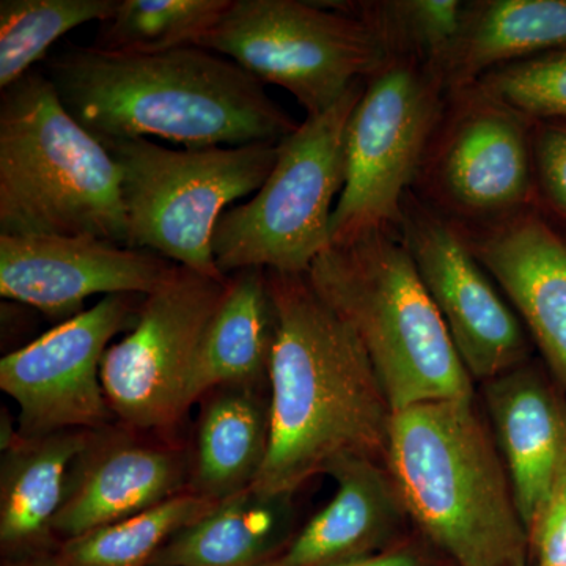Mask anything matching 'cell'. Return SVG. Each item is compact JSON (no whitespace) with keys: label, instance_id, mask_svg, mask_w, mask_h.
<instances>
[{"label":"cell","instance_id":"6da1fadb","mask_svg":"<svg viewBox=\"0 0 566 566\" xmlns=\"http://www.w3.org/2000/svg\"><path fill=\"white\" fill-rule=\"evenodd\" d=\"M268 275L277 318L271 438L252 488L294 495L344 458L385 460L394 411L359 338L307 274Z\"/></svg>","mask_w":566,"mask_h":566},{"label":"cell","instance_id":"7a4b0ae2","mask_svg":"<svg viewBox=\"0 0 566 566\" xmlns=\"http://www.w3.org/2000/svg\"><path fill=\"white\" fill-rule=\"evenodd\" d=\"M66 111L96 139L185 148L279 144L300 123L238 63L200 46L120 54L71 46L46 63Z\"/></svg>","mask_w":566,"mask_h":566},{"label":"cell","instance_id":"3957f363","mask_svg":"<svg viewBox=\"0 0 566 566\" xmlns=\"http://www.w3.org/2000/svg\"><path fill=\"white\" fill-rule=\"evenodd\" d=\"M385 460L408 516L458 566H524L526 526L474 398L394 412Z\"/></svg>","mask_w":566,"mask_h":566},{"label":"cell","instance_id":"277c9868","mask_svg":"<svg viewBox=\"0 0 566 566\" xmlns=\"http://www.w3.org/2000/svg\"><path fill=\"white\" fill-rule=\"evenodd\" d=\"M0 234L128 245L120 169L41 71L0 95Z\"/></svg>","mask_w":566,"mask_h":566},{"label":"cell","instance_id":"5b68a950","mask_svg":"<svg viewBox=\"0 0 566 566\" xmlns=\"http://www.w3.org/2000/svg\"><path fill=\"white\" fill-rule=\"evenodd\" d=\"M307 279L352 326L394 412L474 398V379L397 233L331 245Z\"/></svg>","mask_w":566,"mask_h":566},{"label":"cell","instance_id":"8992f818","mask_svg":"<svg viewBox=\"0 0 566 566\" xmlns=\"http://www.w3.org/2000/svg\"><path fill=\"white\" fill-rule=\"evenodd\" d=\"M365 81L356 82L329 109L305 117L279 142L277 161L249 202L229 208L212 233L222 274L263 268L307 274L331 248V221L344 191L346 139Z\"/></svg>","mask_w":566,"mask_h":566},{"label":"cell","instance_id":"52a82bcc","mask_svg":"<svg viewBox=\"0 0 566 566\" xmlns=\"http://www.w3.org/2000/svg\"><path fill=\"white\" fill-rule=\"evenodd\" d=\"M122 172L129 248L226 281L212 253L216 223L230 205L259 191L279 144L174 148L150 139L103 142Z\"/></svg>","mask_w":566,"mask_h":566},{"label":"cell","instance_id":"ba28073f","mask_svg":"<svg viewBox=\"0 0 566 566\" xmlns=\"http://www.w3.org/2000/svg\"><path fill=\"white\" fill-rule=\"evenodd\" d=\"M449 91L433 66L390 57L365 87L349 122L344 191L331 245L376 232L398 234L403 200L422 174Z\"/></svg>","mask_w":566,"mask_h":566},{"label":"cell","instance_id":"9c48e42d","mask_svg":"<svg viewBox=\"0 0 566 566\" xmlns=\"http://www.w3.org/2000/svg\"><path fill=\"white\" fill-rule=\"evenodd\" d=\"M200 48L238 63L262 84L285 88L307 117L333 107L389 61L364 21L301 0H233Z\"/></svg>","mask_w":566,"mask_h":566},{"label":"cell","instance_id":"30bf717a","mask_svg":"<svg viewBox=\"0 0 566 566\" xmlns=\"http://www.w3.org/2000/svg\"><path fill=\"white\" fill-rule=\"evenodd\" d=\"M227 283L175 264L145 296L136 324L103 357L104 394L123 427L164 430L188 412L193 367Z\"/></svg>","mask_w":566,"mask_h":566},{"label":"cell","instance_id":"8fae6325","mask_svg":"<svg viewBox=\"0 0 566 566\" xmlns=\"http://www.w3.org/2000/svg\"><path fill=\"white\" fill-rule=\"evenodd\" d=\"M532 128L534 122L474 87L450 92L423 164L431 193L424 200L464 226L534 208Z\"/></svg>","mask_w":566,"mask_h":566},{"label":"cell","instance_id":"7c38bea8","mask_svg":"<svg viewBox=\"0 0 566 566\" xmlns=\"http://www.w3.org/2000/svg\"><path fill=\"white\" fill-rule=\"evenodd\" d=\"M398 238L474 381H490L526 363V326L476 259L460 222L408 192Z\"/></svg>","mask_w":566,"mask_h":566},{"label":"cell","instance_id":"4fadbf2b","mask_svg":"<svg viewBox=\"0 0 566 566\" xmlns=\"http://www.w3.org/2000/svg\"><path fill=\"white\" fill-rule=\"evenodd\" d=\"M142 294L103 296L0 360V389L20 409L22 436L99 430L111 424L102 364L115 335L132 329Z\"/></svg>","mask_w":566,"mask_h":566},{"label":"cell","instance_id":"5bb4252c","mask_svg":"<svg viewBox=\"0 0 566 566\" xmlns=\"http://www.w3.org/2000/svg\"><path fill=\"white\" fill-rule=\"evenodd\" d=\"M175 263L147 249L95 237L0 234V294L50 318H73L88 297L147 296Z\"/></svg>","mask_w":566,"mask_h":566},{"label":"cell","instance_id":"9a60e30c","mask_svg":"<svg viewBox=\"0 0 566 566\" xmlns=\"http://www.w3.org/2000/svg\"><path fill=\"white\" fill-rule=\"evenodd\" d=\"M188 464L180 450L150 444L123 427L93 430L71 465L54 534H88L150 510L185 491Z\"/></svg>","mask_w":566,"mask_h":566},{"label":"cell","instance_id":"2e32d148","mask_svg":"<svg viewBox=\"0 0 566 566\" xmlns=\"http://www.w3.org/2000/svg\"><path fill=\"white\" fill-rule=\"evenodd\" d=\"M461 226L476 259L566 382V238L536 208Z\"/></svg>","mask_w":566,"mask_h":566},{"label":"cell","instance_id":"e0dca14e","mask_svg":"<svg viewBox=\"0 0 566 566\" xmlns=\"http://www.w3.org/2000/svg\"><path fill=\"white\" fill-rule=\"evenodd\" d=\"M335 493L282 553L263 566H337L374 556L408 516L386 465L374 458L349 457L327 474Z\"/></svg>","mask_w":566,"mask_h":566},{"label":"cell","instance_id":"ac0fdd59","mask_svg":"<svg viewBox=\"0 0 566 566\" xmlns=\"http://www.w3.org/2000/svg\"><path fill=\"white\" fill-rule=\"evenodd\" d=\"M483 385L494 441L528 535L564 455L566 417L524 364Z\"/></svg>","mask_w":566,"mask_h":566},{"label":"cell","instance_id":"d6986e66","mask_svg":"<svg viewBox=\"0 0 566 566\" xmlns=\"http://www.w3.org/2000/svg\"><path fill=\"white\" fill-rule=\"evenodd\" d=\"M275 307L263 268L229 274L226 294L205 333L191 382L188 408L227 386H270L275 342Z\"/></svg>","mask_w":566,"mask_h":566},{"label":"cell","instance_id":"ffe728a7","mask_svg":"<svg viewBox=\"0 0 566 566\" xmlns=\"http://www.w3.org/2000/svg\"><path fill=\"white\" fill-rule=\"evenodd\" d=\"M566 50V0H480L441 65L447 91L474 85L483 74L546 52Z\"/></svg>","mask_w":566,"mask_h":566},{"label":"cell","instance_id":"44dd1931","mask_svg":"<svg viewBox=\"0 0 566 566\" xmlns=\"http://www.w3.org/2000/svg\"><path fill=\"white\" fill-rule=\"evenodd\" d=\"M270 438L271 401L264 389L227 386L205 395L189 490L212 502L249 490L262 472Z\"/></svg>","mask_w":566,"mask_h":566},{"label":"cell","instance_id":"7402d4cb","mask_svg":"<svg viewBox=\"0 0 566 566\" xmlns=\"http://www.w3.org/2000/svg\"><path fill=\"white\" fill-rule=\"evenodd\" d=\"M92 431L22 436L17 430L2 442L0 542L6 549H25L54 534L71 465Z\"/></svg>","mask_w":566,"mask_h":566},{"label":"cell","instance_id":"603a6c76","mask_svg":"<svg viewBox=\"0 0 566 566\" xmlns=\"http://www.w3.org/2000/svg\"><path fill=\"white\" fill-rule=\"evenodd\" d=\"M293 515L292 494L249 488L182 527L150 566H263L282 553Z\"/></svg>","mask_w":566,"mask_h":566},{"label":"cell","instance_id":"cb8c5ba5","mask_svg":"<svg viewBox=\"0 0 566 566\" xmlns=\"http://www.w3.org/2000/svg\"><path fill=\"white\" fill-rule=\"evenodd\" d=\"M232 3L233 0H120L92 46L120 54H159L200 46Z\"/></svg>","mask_w":566,"mask_h":566},{"label":"cell","instance_id":"d4e9b609","mask_svg":"<svg viewBox=\"0 0 566 566\" xmlns=\"http://www.w3.org/2000/svg\"><path fill=\"white\" fill-rule=\"evenodd\" d=\"M214 504L192 490L181 491L150 510L65 539L59 558L65 566H150L177 532Z\"/></svg>","mask_w":566,"mask_h":566},{"label":"cell","instance_id":"484cf974","mask_svg":"<svg viewBox=\"0 0 566 566\" xmlns=\"http://www.w3.org/2000/svg\"><path fill=\"white\" fill-rule=\"evenodd\" d=\"M364 21L387 55L411 59L438 70L460 35L468 3L458 0L319 2Z\"/></svg>","mask_w":566,"mask_h":566},{"label":"cell","instance_id":"4316f807","mask_svg":"<svg viewBox=\"0 0 566 566\" xmlns=\"http://www.w3.org/2000/svg\"><path fill=\"white\" fill-rule=\"evenodd\" d=\"M120 0H2L0 92L31 73L52 44L77 25L106 22Z\"/></svg>","mask_w":566,"mask_h":566},{"label":"cell","instance_id":"83f0119b","mask_svg":"<svg viewBox=\"0 0 566 566\" xmlns=\"http://www.w3.org/2000/svg\"><path fill=\"white\" fill-rule=\"evenodd\" d=\"M471 87L532 122H566V50L483 74Z\"/></svg>","mask_w":566,"mask_h":566},{"label":"cell","instance_id":"f1b7e54d","mask_svg":"<svg viewBox=\"0 0 566 566\" xmlns=\"http://www.w3.org/2000/svg\"><path fill=\"white\" fill-rule=\"evenodd\" d=\"M536 197L566 222V122H534Z\"/></svg>","mask_w":566,"mask_h":566},{"label":"cell","instance_id":"f546056e","mask_svg":"<svg viewBox=\"0 0 566 566\" xmlns=\"http://www.w3.org/2000/svg\"><path fill=\"white\" fill-rule=\"evenodd\" d=\"M528 536L534 542L538 566H566V446Z\"/></svg>","mask_w":566,"mask_h":566},{"label":"cell","instance_id":"4dcf8cb0","mask_svg":"<svg viewBox=\"0 0 566 566\" xmlns=\"http://www.w3.org/2000/svg\"><path fill=\"white\" fill-rule=\"evenodd\" d=\"M337 566H419V560L409 551H387L374 556L357 558Z\"/></svg>","mask_w":566,"mask_h":566},{"label":"cell","instance_id":"1f68e13d","mask_svg":"<svg viewBox=\"0 0 566 566\" xmlns=\"http://www.w3.org/2000/svg\"><path fill=\"white\" fill-rule=\"evenodd\" d=\"M14 566H65L62 564L61 558H54V560H51V558H35V560H29V562H22L20 565Z\"/></svg>","mask_w":566,"mask_h":566}]
</instances>
